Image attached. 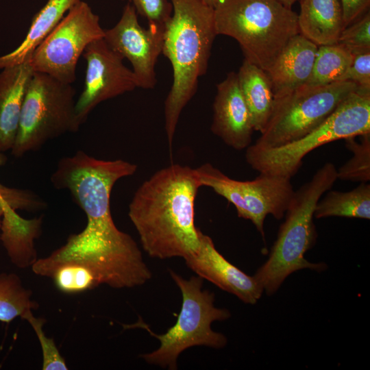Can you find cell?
I'll return each instance as SVG.
<instances>
[{
    "mask_svg": "<svg viewBox=\"0 0 370 370\" xmlns=\"http://www.w3.org/2000/svg\"><path fill=\"white\" fill-rule=\"evenodd\" d=\"M136 170L135 164L99 160L82 151L60 160L51 177L52 184L69 190L87 223L49 256L37 259L32 265L35 274L51 278L59 266L76 263L91 270L99 285L114 288L141 286L151 279L137 243L116 227L110 212L114 185Z\"/></svg>",
    "mask_w": 370,
    "mask_h": 370,
    "instance_id": "6da1fadb",
    "label": "cell"
},
{
    "mask_svg": "<svg viewBox=\"0 0 370 370\" xmlns=\"http://www.w3.org/2000/svg\"><path fill=\"white\" fill-rule=\"evenodd\" d=\"M201 186L195 169L173 164L136 190L128 215L149 256L185 259L199 249L201 230L195 225L194 208Z\"/></svg>",
    "mask_w": 370,
    "mask_h": 370,
    "instance_id": "7a4b0ae2",
    "label": "cell"
},
{
    "mask_svg": "<svg viewBox=\"0 0 370 370\" xmlns=\"http://www.w3.org/2000/svg\"><path fill=\"white\" fill-rule=\"evenodd\" d=\"M173 12L164 27L162 53L170 61L173 83L164 101L165 131L171 149L180 114L208 70L217 36L214 8L203 0H171Z\"/></svg>",
    "mask_w": 370,
    "mask_h": 370,
    "instance_id": "3957f363",
    "label": "cell"
},
{
    "mask_svg": "<svg viewBox=\"0 0 370 370\" xmlns=\"http://www.w3.org/2000/svg\"><path fill=\"white\" fill-rule=\"evenodd\" d=\"M336 168L326 162L306 183L294 191L267 260L256 271L254 278L271 296L293 273L308 269L325 271L324 262H311L304 255L314 245L317 234L314 212L319 200L337 180Z\"/></svg>",
    "mask_w": 370,
    "mask_h": 370,
    "instance_id": "277c9868",
    "label": "cell"
},
{
    "mask_svg": "<svg viewBox=\"0 0 370 370\" xmlns=\"http://www.w3.org/2000/svg\"><path fill=\"white\" fill-rule=\"evenodd\" d=\"M214 10L217 35L235 39L245 60L265 71L299 34L297 14L278 0H221Z\"/></svg>",
    "mask_w": 370,
    "mask_h": 370,
    "instance_id": "5b68a950",
    "label": "cell"
},
{
    "mask_svg": "<svg viewBox=\"0 0 370 370\" xmlns=\"http://www.w3.org/2000/svg\"><path fill=\"white\" fill-rule=\"evenodd\" d=\"M169 272L182 295L176 323L162 334L153 333L141 319L136 323L123 326L126 329H145L158 338L160 347L140 357L149 364L173 370L177 369V360L181 353L189 347H224L227 342L226 336L212 330L211 324L215 321L228 319L231 314L228 310L214 306V294L202 289L203 278L197 275L186 280L170 269Z\"/></svg>",
    "mask_w": 370,
    "mask_h": 370,
    "instance_id": "8992f818",
    "label": "cell"
},
{
    "mask_svg": "<svg viewBox=\"0 0 370 370\" xmlns=\"http://www.w3.org/2000/svg\"><path fill=\"white\" fill-rule=\"evenodd\" d=\"M370 132V92L356 90L348 96L317 128L301 138L275 147L250 145L247 164L259 173L291 179L304 158L326 143Z\"/></svg>",
    "mask_w": 370,
    "mask_h": 370,
    "instance_id": "52a82bcc",
    "label": "cell"
},
{
    "mask_svg": "<svg viewBox=\"0 0 370 370\" xmlns=\"http://www.w3.org/2000/svg\"><path fill=\"white\" fill-rule=\"evenodd\" d=\"M75 93L71 84L34 71L25 94L12 155L21 158L51 139L78 131Z\"/></svg>",
    "mask_w": 370,
    "mask_h": 370,
    "instance_id": "ba28073f",
    "label": "cell"
},
{
    "mask_svg": "<svg viewBox=\"0 0 370 370\" xmlns=\"http://www.w3.org/2000/svg\"><path fill=\"white\" fill-rule=\"evenodd\" d=\"M357 86L349 81L303 85L275 99L271 114L260 137L259 147H275L297 140L319 126Z\"/></svg>",
    "mask_w": 370,
    "mask_h": 370,
    "instance_id": "9c48e42d",
    "label": "cell"
},
{
    "mask_svg": "<svg viewBox=\"0 0 370 370\" xmlns=\"http://www.w3.org/2000/svg\"><path fill=\"white\" fill-rule=\"evenodd\" d=\"M103 36L98 15L80 0L37 47L28 62L34 72L72 84L76 79L78 60L85 49Z\"/></svg>",
    "mask_w": 370,
    "mask_h": 370,
    "instance_id": "30bf717a",
    "label": "cell"
},
{
    "mask_svg": "<svg viewBox=\"0 0 370 370\" xmlns=\"http://www.w3.org/2000/svg\"><path fill=\"white\" fill-rule=\"evenodd\" d=\"M201 186L211 188L235 207L238 217L249 220L264 238L268 214L284 217L294 190L290 179L260 173L252 180L232 179L210 163L195 169Z\"/></svg>",
    "mask_w": 370,
    "mask_h": 370,
    "instance_id": "8fae6325",
    "label": "cell"
},
{
    "mask_svg": "<svg viewBox=\"0 0 370 370\" xmlns=\"http://www.w3.org/2000/svg\"><path fill=\"white\" fill-rule=\"evenodd\" d=\"M82 56L86 62L84 86L75 104L80 125L100 103L138 88L132 70L124 65L123 58L103 38L90 43Z\"/></svg>",
    "mask_w": 370,
    "mask_h": 370,
    "instance_id": "7c38bea8",
    "label": "cell"
},
{
    "mask_svg": "<svg viewBox=\"0 0 370 370\" xmlns=\"http://www.w3.org/2000/svg\"><path fill=\"white\" fill-rule=\"evenodd\" d=\"M164 27L153 24L143 27L134 7L127 3L118 23L104 29L107 44L130 62L138 88L151 89L156 84L155 66L162 51Z\"/></svg>",
    "mask_w": 370,
    "mask_h": 370,
    "instance_id": "4fadbf2b",
    "label": "cell"
},
{
    "mask_svg": "<svg viewBox=\"0 0 370 370\" xmlns=\"http://www.w3.org/2000/svg\"><path fill=\"white\" fill-rule=\"evenodd\" d=\"M184 260L198 276L245 304H256L264 293L254 275H247L227 260L216 249L212 238L201 231L199 249Z\"/></svg>",
    "mask_w": 370,
    "mask_h": 370,
    "instance_id": "5bb4252c",
    "label": "cell"
},
{
    "mask_svg": "<svg viewBox=\"0 0 370 370\" xmlns=\"http://www.w3.org/2000/svg\"><path fill=\"white\" fill-rule=\"evenodd\" d=\"M212 109V132L234 149H247L254 130L237 73H229L217 85Z\"/></svg>",
    "mask_w": 370,
    "mask_h": 370,
    "instance_id": "9a60e30c",
    "label": "cell"
},
{
    "mask_svg": "<svg viewBox=\"0 0 370 370\" xmlns=\"http://www.w3.org/2000/svg\"><path fill=\"white\" fill-rule=\"evenodd\" d=\"M317 49V45L300 34L290 40L266 71L275 99L306 84L312 71Z\"/></svg>",
    "mask_w": 370,
    "mask_h": 370,
    "instance_id": "2e32d148",
    "label": "cell"
},
{
    "mask_svg": "<svg viewBox=\"0 0 370 370\" xmlns=\"http://www.w3.org/2000/svg\"><path fill=\"white\" fill-rule=\"evenodd\" d=\"M34 73L29 62L0 71V151L11 150L16 140L26 89Z\"/></svg>",
    "mask_w": 370,
    "mask_h": 370,
    "instance_id": "e0dca14e",
    "label": "cell"
},
{
    "mask_svg": "<svg viewBox=\"0 0 370 370\" xmlns=\"http://www.w3.org/2000/svg\"><path fill=\"white\" fill-rule=\"evenodd\" d=\"M299 34L322 46L336 44L345 29L339 0H300Z\"/></svg>",
    "mask_w": 370,
    "mask_h": 370,
    "instance_id": "ac0fdd59",
    "label": "cell"
},
{
    "mask_svg": "<svg viewBox=\"0 0 370 370\" xmlns=\"http://www.w3.org/2000/svg\"><path fill=\"white\" fill-rule=\"evenodd\" d=\"M80 0H48L34 16L22 42L0 57V70L28 62L34 50L51 32L70 8Z\"/></svg>",
    "mask_w": 370,
    "mask_h": 370,
    "instance_id": "d6986e66",
    "label": "cell"
},
{
    "mask_svg": "<svg viewBox=\"0 0 370 370\" xmlns=\"http://www.w3.org/2000/svg\"><path fill=\"white\" fill-rule=\"evenodd\" d=\"M237 75L254 130L261 132L269 119L275 101L271 80L265 71L246 60Z\"/></svg>",
    "mask_w": 370,
    "mask_h": 370,
    "instance_id": "ffe728a7",
    "label": "cell"
},
{
    "mask_svg": "<svg viewBox=\"0 0 370 370\" xmlns=\"http://www.w3.org/2000/svg\"><path fill=\"white\" fill-rule=\"evenodd\" d=\"M41 219L25 220L16 210L8 208L2 217L1 241L13 264L25 268L37 260L33 239L37 236Z\"/></svg>",
    "mask_w": 370,
    "mask_h": 370,
    "instance_id": "44dd1931",
    "label": "cell"
},
{
    "mask_svg": "<svg viewBox=\"0 0 370 370\" xmlns=\"http://www.w3.org/2000/svg\"><path fill=\"white\" fill-rule=\"evenodd\" d=\"M314 210V217H329L370 219V184L361 183L347 192L328 190Z\"/></svg>",
    "mask_w": 370,
    "mask_h": 370,
    "instance_id": "7402d4cb",
    "label": "cell"
},
{
    "mask_svg": "<svg viewBox=\"0 0 370 370\" xmlns=\"http://www.w3.org/2000/svg\"><path fill=\"white\" fill-rule=\"evenodd\" d=\"M354 58L338 43L319 46L311 75L306 84L321 86L340 82Z\"/></svg>",
    "mask_w": 370,
    "mask_h": 370,
    "instance_id": "603a6c76",
    "label": "cell"
},
{
    "mask_svg": "<svg viewBox=\"0 0 370 370\" xmlns=\"http://www.w3.org/2000/svg\"><path fill=\"white\" fill-rule=\"evenodd\" d=\"M31 297V291L23 286L17 275L0 273V321L10 323L27 310L36 308L37 303Z\"/></svg>",
    "mask_w": 370,
    "mask_h": 370,
    "instance_id": "cb8c5ba5",
    "label": "cell"
},
{
    "mask_svg": "<svg viewBox=\"0 0 370 370\" xmlns=\"http://www.w3.org/2000/svg\"><path fill=\"white\" fill-rule=\"evenodd\" d=\"M359 136V142L355 140V136L344 139L353 156L336 169L337 179L360 183L370 180V132Z\"/></svg>",
    "mask_w": 370,
    "mask_h": 370,
    "instance_id": "d4e9b609",
    "label": "cell"
},
{
    "mask_svg": "<svg viewBox=\"0 0 370 370\" xmlns=\"http://www.w3.org/2000/svg\"><path fill=\"white\" fill-rule=\"evenodd\" d=\"M51 278L57 288L66 293H80L99 285L91 270L76 263H66L59 266Z\"/></svg>",
    "mask_w": 370,
    "mask_h": 370,
    "instance_id": "484cf974",
    "label": "cell"
},
{
    "mask_svg": "<svg viewBox=\"0 0 370 370\" xmlns=\"http://www.w3.org/2000/svg\"><path fill=\"white\" fill-rule=\"evenodd\" d=\"M21 318L26 320L35 332L41 346L42 353L43 370H66L68 369L65 360L60 354L53 338H49L45 334L42 326L45 319L36 318L32 310H27Z\"/></svg>",
    "mask_w": 370,
    "mask_h": 370,
    "instance_id": "4316f807",
    "label": "cell"
},
{
    "mask_svg": "<svg viewBox=\"0 0 370 370\" xmlns=\"http://www.w3.org/2000/svg\"><path fill=\"white\" fill-rule=\"evenodd\" d=\"M337 43L354 56L370 52V14L361 16L341 33Z\"/></svg>",
    "mask_w": 370,
    "mask_h": 370,
    "instance_id": "83f0119b",
    "label": "cell"
},
{
    "mask_svg": "<svg viewBox=\"0 0 370 370\" xmlns=\"http://www.w3.org/2000/svg\"><path fill=\"white\" fill-rule=\"evenodd\" d=\"M46 206L40 197L30 190L8 188L0 184V229L3 214L8 208L37 211Z\"/></svg>",
    "mask_w": 370,
    "mask_h": 370,
    "instance_id": "f1b7e54d",
    "label": "cell"
},
{
    "mask_svg": "<svg viewBox=\"0 0 370 370\" xmlns=\"http://www.w3.org/2000/svg\"><path fill=\"white\" fill-rule=\"evenodd\" d=\"M127 1L138 14L146 18L149 24L165 25L170 18L173 7L167 0H122Z\"/></svg>",
    "mask_w": 370,
    "mask_h": 370,
    "instance_id": "f546056e",
    "label": "cell"
},
{
    "mask_svg": "<svg viewBox=\"0 0 370 370\" xmlns=\"http://www.w3.org/2000/svg\"><path fill=\"white\" fill-rule=\"evenodd\" d=\"M354 83L358 90L370 92V52L354 56L353 62L340 79Z\"/></svg>",
    "mask_w": 370,
    "mask_h": 370,
    "instance_id": "4dcf8cb0",
    "label": "cell"
},
{
    "mask_svg": "<svg viewBox=\"0 0 370 370\" xmlns=\"http://www.w3.org/2000/svg\"><path fill=\"white\" fill-rule=\"evenodd\" d=\"M339 1L342 7L345 27L360 18L369 9L370 5V0Z\"/></svg>",
    "mask_w": 370,
    "mask_h": 370,
    "instance_id": "1f68e13d",
    "label": "cell"
},
{
    "mask_svg": "<svg viewBox=\"0 0 370 370\" xmlns=\"http://www.w3.org/2000/svg\"><path fill=\"white\" fill-rule=\"evenodd\" d=\"M280 2H281L282 4H284L285 6L288 8H291L292 5L297 1L299 0H278Z\"/></svg>",
    "mask_w": 370,
    "mask_h": 370,
    "instance_id": "d6a6232c",
    "label": "cell"
},
{
    "mask_svg": "<svg viewBox=\"0 0 370 370\" xmlns=\"http://www.w3.org/2000/svg\"><path fill=\"white\" fill-rule=\"evenodd\" d=\"M207 5L212 7H214L219 3L221 0H203Z\"/></svg>",
    "mask_w": 370,
    "mask_h": 370,
    "instance_id": "836d02e7",
    "label": "cell"
},
{
    "mask_svg": "<svg viewBox=\"0 0 370 370\" xmlns=\"http://www.w3.org/2000/svg\"><path fill=\"white\" fill-rule=\"evenodd\" d=\"M7 162V156L4 152L0 151V166L4 165Z\"/></svg>",
    "mask_w": 370,
    "mask_h": 370,
    "instance_id": "e575fe53",
    "label": "cell"
}]
</instances>
